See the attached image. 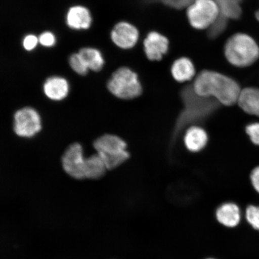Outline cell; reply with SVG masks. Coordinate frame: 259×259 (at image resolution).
<instances>
[{"instance_id": "cell-1", "label": "cell", "mask_w": 259, "mask_h": 259, "mask_svg": "<svg viewBox=\"0 0 259 259\" xmlns=\"http://www.w3.org/2000/svg\"><path fill=\"white\" fill-rule=\"evenodd\" d=\"M193 88L199 96L214 99L225 106L238 103L241 92L236 81L224 74L204 70L196 77Z\"/></svg>"}, {"instance_id": "cell-2", "label": "cell", "mask_w": 259, "mask_h": 259, "mask_svg": "<svg viewBox=\"0 0 259 259\" xmlns=\"http://www.w3.org/2000/svg\"><path fill=\"white\" fill-rule=\"evenodd\" d=\"M185 109L181 113L177 124V133L187 125L201 121L215 111L219 105L216 100L199 96L194 92L193 87H187L182 91Z\"/></svg>"}, {"instance_id": "cell-3", "label": "cell", "mask_w": 259, "mask_h": 259, "mask_svg": "<svg viewBox=\"0 0 259 259\" xmlns=\"http://www.w3.org/2000/svg\"><path fill=\"white\" fill-rule=\"evenodd\" d=\"M225 54L233 66L247 67L259 59V45L250 35L238 32L227 40Z\"/></svg>"}, {"instance_id": "cell-4", "label": "cell", "mask_w": 259, "mask_h": 259, "mask_svg": "<svg viewBox=\"0 0 259 259\" xmlns=\"http://www.w3.org/2000/svg\"><path fill=\"white\" fill-rule=\"evenodd\" d=\"M93 146L104 161L108 170L115 169L129 157L125 142L115 135H103L96 139Z\"/></svg>"}, {"instance_id": "cell-5", "label": "cell", "mask_w": 259, "mask_h": 259, "mask_svg": "<svg viewBox=\"0 0 259 259\" xmlns=\"http://www.w3.org/2000/svg\"><path fill=\"white\" fill-rule=\"evenodd\" d=\"M107 87L113 96L123 100L137 98L142 92L138 74L126 67L119 68L112 74Z\"/></svg>"}, {"instance_id": "cell-6", "label": "cell", "mask_w": 259, "mask_h": 259, "mask_svg": "<svg viewBox=\"0 0 259 259\" xmlns=\"http://www.w3.org/2000/svg\"><path fill=\"white\" fill-rule=\"evenodd\" d=\"M220 14L219 6L215 0H194L187 10L190 24L197 30L209 28Z\"/></svg>"}, {"instance_id": "cell-7", "label": "cell", "mask_w": 259, "mask_h": 259, "mask_svg": "<svg viewBox=\"0 0 259 259\" xmlns=\"http://www.w3.org/2000/svg\"><path fill=\"white\" fill-rule=\"evenodd\" d=\"M41 128L40 115L33 108L26 107L15 112L14 131L19 137H33Z\"/></svg>"}, {"instance_id": "cell-8", "label": "cell", "mask_w": 259, "mask_h": 259, "mask_svg": "<svg viewBox=\"0 0 259 259\" xmlns=\"http://www.w3.org/2000/svg\"><path fill=\"white\" fill-rule=\"evenodd\" d=\"M85 164L82 146L78 143L70 145L62 157L64 171L74 179L82 180L85 178Z\"/></svg>"}, {"instance_id": "cell-9", "label": "cell", "mask_w": 259, "mask_h": 259, "mask_svg": "<svg viewBox=\"0 0 259 259\" xmlns=\"http://www.w3.org/2000/svg\"><path fill=\"white\" fill-rule=\"evenodd\" d=\"M215 219L218 224L227 229H234L241 224L242 212L237 203L227 201L216 207Z\"/></svg>"}, {"instance_id": "cell-10", "label": "cell", "mask_w": 259, "mask_h": 259, "mask_svg": "<svg viewBox=\"0 0 259 259\" xmlns=\"http://www.w3.org/2000/svg\"><path fill=\"white\" fill-rule=\"evenodd\" d=\"M139 36L137 28L127 22H119L111 31V39L113 43L124 50L134 48L137 44Z\"/></svg>"}, {"instance_id": "cell-11", "label": "cell", "mask_w": 259, "mask_h": 259, "mask_svg": "<svg viewBox=\"0 0 259 259\" xmlns=\"http://www.w3.org/2000/svg\"><path fill=\"white\" fill-rule=\"evenodd\" d=\"M146 56L151 61H159L169 50V40L156 31L149 32L144 41Z\"/></svg>"}, {"instance_id": "cell-12", "label": "cell", "mask_w": 259, "mask_h": 259, "mask_svg": "<svg viewBox=\"0 0 259 259\" xmlns=\"http://www.w3.org/2000/svg\"><path fill=\"white\" fill-rule=\"evenodd\" d=\"M66 22L70 28L74 30H87L92 25V15L89 10L83 6H73L67 12Z\"/></svg>"}, {"instance_id": "cell-13", "label": "cell", "mask_w": 259, "mask_h": 259, "mask_svg": "<svg viewBox=\"0 0 259 259\" xmlns=\"http://www.w3.org/2000/svg\"><path fill=\"white\" fill-rule=\"evenodd\" d=\"M44 91L49 99L54 101H60L67 96L69 85L67 80L63 77L52 76L45 81Z\"/></svg>"}, {"instance_id": "cell-14", "label": "cell", "mask_w": 259, "mask_h": 259, "mask_svg": "<svg viewBox=\"0 0 259 259\" xmlns=\"http://www.w3.org/2000/svg\"><path fill=\"white\" fill-rule=\"evenodd\" d=\"M238 103L243 111L259 117L258 89L250 87L242 90Z\"/></svg>"}, {"instance_id": "cell-15", "label": "cell", "mask_w": 259, "mask_h": 259, "mask_svg": "<svg viewBox=\"0 0 259 259\" xmlns=\"http://www.w3.org/2000/svg\"><path fill=\"white\" fill-rule=\"evenodd\" d=\"M208 142V135L201 127L193 126L187 130L184 143L188 150L192 152H198L205 148Z\"/></svg>"}, {"instance_id": "cell-16", "label": "cell", "mask_w": 259, "mask_h": 259, "mask_svg": "<svg viewBox=\"0 0 259 259\" xmlns=\"http://www.w3.org/2000/svg\"><path fill=\"white\" fill-rule=\"evenodd\" d=\"M171 73L178 82H184L193 78L196 70L194 64L189 58H178L171 67Z\"/></svg>"}, {"instance_id": "cell-17", "label": "cell", "mask_w": 259, "mask_h": 259, "mask_svg": "<svg viewBox=\"0 0 259 259\" xmlns=\"http://www.w3.org/2000/svg\"><path fill=\"white\" fill-rule=\"evenodd\" d=\"M107 167L104 161L99 154L85 158V177L90 180H97L106 173Z\"/></svg>"}, {"instance_id": "cell-18", "label": "cell", "mask_w": 259, "mask_h": 259, "mask_svg": "<svg viewBox=\"0 0 259 259\" xmlns=\"http://www.w3.org/2000/svg\"><path fill=\"white\" fill-rule=\"evenodd\" d=\"M81 57L85 61L89 70L98 72L104 66L105 61L102 54L97 49L93 48H83L79 53Z\"/></svg>"}, {"instance_id": "cell-19", "label": "cell", "mask_w": 259, "mask_h": 259, "mask_svg": "<svg viewBox=\"0 0 259 259\" xmlns=\"http://www.w3.org/2000/svg\"><path fill=\"white\" fill-rule=\"evenodd\" d=\"M219 6L220 15L227 19H238L242 15L240 0H215Z\"/></svg>"}, {"instance_id": "cell-20", "label": "cell", "mask_w": 259, "mask_h": 259, "mask_svg": "<svg viewBox=\"0 0 259 259\" xmlns=\"http://www.w3.org/2000/svg\"><path fill=\"white\" fill-rule=\"evenodd\" d=\"M245 218L252 229L259 232V206L250 205L246 207Z\"/></svg>"}, {"instance_id": "cell-21", "label": "cell", "mask_w": 259, "mask_h": 259, "mask_svg": "<svg viewBox=\"0 0 259 259\" xmlns=\"http://www.w3.org/2000/svg\"><path fill=\"white\" fill-rule=\"evenodd\" d=\"M69 64L74 72L79 75H86L89 72V67L79 53L73 54L70 57Z\"/></svg>"}, {"instance_id": "cell-22", "label": "cell", "mask_w": 259, "mask_h": 259, "mask_svg": "<svg viewBox=\"0 0 259 259\" xmlns=\"http://www.w3.org/2000/svg\"><path fill=\"white\" fill-rule=\"evenodd\" d=\"M228 25V19L222 15H220L217 20L210 25L208 31L210 38H215L223 33Z\"/></svg>"}, {"instance_id": "cell-23", "label": "cell", "mask_w": 259, "mask_h": 259, "mask_svg": "<svg viewBox=\"0 0 259 259\" xmlns=\"http://www.w3.org/2000/svg\"><path fill=\"white\" fill-rule=\"evenodd\" d=\"M246 132L252 143L259 146V122L252 123L246 127Z\"/></svg>"}, {"instance_id": "cell-24", "label": "cell", "mask_w": 259, "mask_h": 259, "mask_svg": "<svg viewBox=\"0 0 259 259\" xmlns=\"http://www.w3.org/2000/svg\"><path fill=\"white\" fill-rule=\"evenodd\" d=\"M38 41L42 46L45 47H53L56 43V38L53 33L51 32L47 31L42 33L39 37Z\"/></svg>"}, {"instance_id": "cell-25", "label": "cell", "mask_w": 259, "mask_h": 259, "mask_svg": "<svg viewBox=\"0 0 259 259\" xmlns=\"http://www.w3.org/2000/svg\"><path fill=\"white\" fill-rule=\"evenodd\" d=\"M171 8L181 9L192 3L194 0H157Z\"/></svg>"}, {"instance_id": "cell-26", "label": "cell", "mask_w": 259, "mask_h": 259, "mask_svg": "<svg viewBox=\"0 0 259 259\" xmlns=\"http://www.w3.org/2000/svg\"><path fill=\"white\" fill-rule=\"evenodd\" d=\"M38 38L33 34H29L25 37L23 40V47L25 50L30 51L36 47Z\"/></svg>"}, {"instance_id": "cell-27", "label": "cell", "mask_w": 259, "mask_h": 259, "mask_svg": "<svg viewBox=\"0 0 259 259\" xmlns=\"http://www.w3.org/2000/svg\"><path fill=\"white\" fill-rule=\"evenodd\" d=\"M250 180L254 189L259 194V166L254 168L251 171Z\"/></svg>"}, {"instance_id": "cell-28", "label": "cell", "mask_w": 259, "mask_h": 259, "mask_svg": "<svg viewBox=\"0 0 259 259\" xmlns=\"http://www.w3.org/2000/svg\"><path fill=\"white\" fill-rule=\"evenodd\" d=\"M255 18L259 22V9L255 12Z\"/></svg>"}, {"instance_id": "cell-29", "label": "cell", "mask_w": 259, "mask_h": 259, "mask_svg": "<svg viewBox=\"0 0 259 259\" xmlns=\"http://www.w3.org/2000/svg\"><path fill=\"white\" fill-rule=\"evenodd\" d=\"M203 259H220V258H217L215 257H212V256H209V257H207Z\"/></svg>"}]
</instances>
